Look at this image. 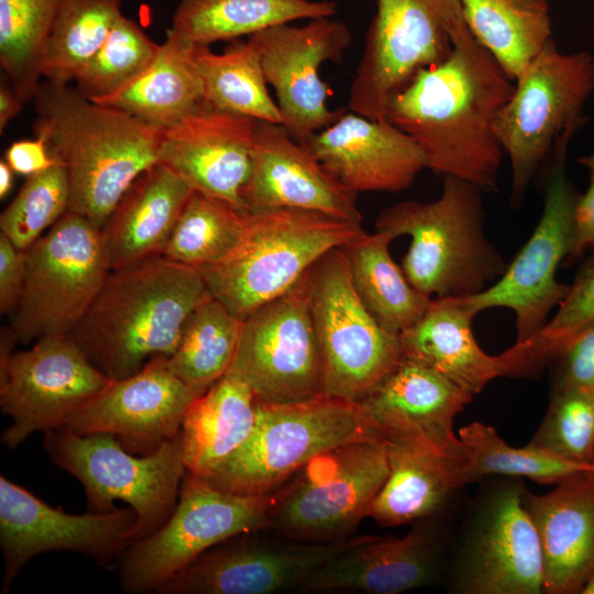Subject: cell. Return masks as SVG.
<instances>
[{"label":"cell","mask_w":594,"mask_h":594,"mask_svg":"<svg viewBox=\"0 0 594 594\" xmlns=\"http://www.w3.org/2000/svg\"><path fill=\"white\" fill-rule=\"evenodd\" d=\"M194 191L187 182L161 163L144 170L101 228L110 268L161 256Z\"/></svg>","instance_id":"obj_29"},{"label":"cell","mask_w":594,"mask_h":594,"mask_svg":"<svg viewBox=\"0 0 594 594\" xmlns=\"http://www.w3.org/2000/svg\"><path fill=\"white\" fill-rule=\"evenodd\" d=\"M309 292L323 394L360 403L404 360L400 337L382 327L361 300L342 248L309 270Z\"/></svg>","instance_id":"obj_9"},{"label":"cell","mask_w":594,"mask_h":594,"mask_svg":"<svg viewBox=\"0 0 594 594\" xmlns=\"http://www.w3.org/2000/svg\"><path fill=\"white\" fill-rule=\"evenodd\" d=\"M514 90L512 79L463 20L450 55L420 69L396 92L384 120L421 147L433 173L494 193L504 154L494 120Z\"/></svg>","instance_id":"obj_1"},{"label":"cell","mask_w":594,"mask_h":594,"mask_svg":"<svg viewBox=\"0 0 594 594\" xmlns=\"http://www.w3.org/2000/svg\"><path fill=\"white\" fill-rule=\"evenodd\" d=\"M517 7L531 12H548L547 0H510Z\"/></svg>","instance_id":"obj_52"},{"label":"cell","mask_w":594,"mask_h":594,"mask_svg":"<svg viewBox=\"0 0 594 594\" xmlns=\"http://www.w3.org/2000/svg\"><path fill=\"white\" fill-rule=\"evenodd\" d=\"M386 442L388 475L367 517L385 527L439 517L466 485L465 461L408 441Z\"/></svg>","instance_id":"obj_30"},{"label":"cell","mask_w":594,"mask_h":594,"mask_svg":"<svg viewBox=\"0 0 594 594\" xmlns=\"http://www.w3.org/2000/svg\"><path fill=\"white\" fill-rule=\"evenodd\" d=\"M581 594H594V572L586 581L584 587L581 591Z\"/></svg>","instance_id":"obj_54"},{"label":"cell","mask_w":594,"mask_h":594,"mask_svg":"<svg viewBox=\"0 0 594 594\" xmlns=\"http://www.w3.org/2000/svg\"><path fill=\"white\" fill-rule=\"evenodd\" d=\"M594 320V253L578 272L569 292L539 336L562 340Z\"/></svg>","instance_id":"obj_45"},{"label":"cell","mask_w":594,"mask_h":594,"mask_svg":"<svg viewBox=\"0 0 594 594\" xmlns=\"http://www.w3.org/2000/svg\"><path fill=\"white\" fill-rule=\"evenodd\" d=\"M4 161L15 174L26 177L38 174L57 162L44 139L36 135L31 140L11 143L6 150Z\"/></svg>","instance_id":"obj_48"},{"label":"cell","mask_w":594,"mask_h":594,"mask_svg":"<svg viewBox=\"0 0 594 594\" xmlns=\"http://www.w3.org/2000/svg\"><path fill=\"white\" fill-rule=\"evenodd\" d=\"M337 9L330 0H180L172 29L194 44L210 45L297 20L332 16Z\"/></svg>","instance_id":"obj_33"},{"label":"cell","mask_w":594,"mask_h":594,"mask_svg":"<svg viewBox=\"0 0 594 594\" xmlns=\"http://www.w3.org/2000/svg\"><path fill=\"white\" fill-rule=\"evenodd\" d=\"M528 446L572 462L594 464V388L553 389Z\"/></svg>","instance_id":"obj_44"},{"label":"cell","mask_w":594,"mask_h":594,"mask_svg":"<svg viewBox=\"0 0 594 594\" xmlns=\"http://www.w3.org/2000/svg\"><path fill=\"white\" fill-rule=\"evenodd\" d=\"M122 0H63L45 44L38 73L68 85L102 46L121 13Z\"/></svg>","instance_id":"obj_38"},{"label":"cell","mask_w":594,"mask_h":594,"mask_svg":"<svg viewBox=\"0 0 594 594\" xmlns=\"http://www.w3.org/2000/svg\"><path fill=\"white\" fill-rule=\"evenodd\" d=\"M273 493L223 492L186 472L167 521L132 541L119 559L120 586L129 594L155 593L208 549L245 532L270 529Z\"/></svg>","instance_id":"obj_11"},{"label":"cell","mask_w":594,"mask_h":594,"mask_svg":"<svg viewBox=\"0 0 594 594\" xmlns=\"http://www.w3.org/2000/svg\"><path fill=\"white\" fill-rule=\"evenodd\" d=\"M586 251L594 253V174L583 194H579L573 213V241L568 258H578Z\"/></svg>","instance_id":"obj_49"},{"label":"cell","mask_w":594,"mask_h":594,"mask_svg":"<svg viewBox=\"0 0 594 594\" xmlns=\"http://www.w3.org/2000/svg\"><path fill=\"white\" fill-rule=\"evenodd\" d=\"M248 38L275 90L282 125L295 141L301 144L346 111L327 106L330 89L319 74L323 63H339L351 43V31L343 21L326 16L300 26L280 24Z\"/></svg>","instance_id":"obj_19"},{"label":"cell","mask_w":594,"mask_h":594,"mask_svg":"<svg viewBox=\"0 0 594 594\" xmlns=\"http://www.w3.org/2000/svg\"><path fill=\"white\" fill-rule=\"evenodd\" d=\"M63 0H0V64L26 102L40 87V61Z\"/></svg>","instance_id":"obj_41"},{"label":"cell","mask_w":594,"mask_h":594,"mask_svg":"<svg viewBox=\"0 0 594 594\" xmlns=\"http://www.w3.org/2000/svg\"><path fill=\"white\" fill-rule=\"evenodd\" d=\"M243 320L210 297L185 322L168 356L173 372L198 396L227 375L237 353Z\"/></svg>","instance_id":"obj_36"},{"label":"cell","mask_w":594,"mask_h":594,"mask_svg":"<svg viewBox=\"0 0 594 594\" xmlns=\"http://www.w3.org/2000/svg\"><path fill=\"white\" fill-rule=\"evenodd\" d=\"M33 130L66 169L68 211L100 230L132 183L158 163L163 131L68 85L45 81Z\"/></svg>","instance_id":"obj_2"},{"label":"cell","mask_w":594,"mask_h":594,"mask_svg":"<svg viewBox=\"0 0 594 594\" xmlns=\"http://www.w3.org/2000/svg\"><path fill=\"white\" fill-rule=\"evenodd\" d=\"M256 397L241 381L224 375L189 406L180 430L188 473L213 474L251 436Z\"/></svg>","instance_id":"obj_31"},{"label":"cell","mask_w":594,"mask_h":594,"mask_svg":"<svg viewBox=\"0 0 594 594\" xmlns=\"http://www.w3.org/2000/svg\"><path fill=\"white\" fill-rule=\"evenodd\" d=\"M464 20L460 0H376L348 109L384 120L389 99L422 68L443 62Z\"/></svg>","instance_id":"obj_13"},{"label":"cell","mask_w":594,"mask_h":594,"mask_svg":"<svg viewBox=\"0 0 594 594\" xmlns=\"http://www.w3.org/2000/svg\"><path fill=\"white\" fill-rule=\"evenodd\" d=\"M258 122L202 102L163 131L158 163L194 190L246 210L242 191L252 169Z\"/></svg>","instance_id":"obj_22"},{"label":"cell","mask_w":594,"mask_h":594,"mask_svg":"<svg viewBox=\"0 0 594 594\" xmlns=\"http://www.w3.org/2000/svg\"><path fill=\"white\" fill-rule=\"evenodd\" d=\"M227 375L244 383L265 403L299 402L323 394L309 271L289 290L243 319Z\"/></svg>","instance_id":"obj_15"},{"label":"cell","mask_w":594,"mask_h":594,"mask_svg":"<svg viewBox=\"0 0 594 594\" xmlns=\"http://www.w3.org/2000/svg\"><path fill=\"white\" fill-rule=\"evenodd\" d=\"M361 223L302 209L246 212L238 248L199 270L211 296L242 320L289 290L328 252L362 234Z\"/></svg>","instance_id":"obj_5"},{"label":"cell","mask_w":594,"mask_h":594,"mask_svg":"<svg viewBox=\"0 0 594 594\" xmlns=\"http://www.w3.org/2000/svg\"><path fill=\"white\" fill-rule=\"evenodd\" d=\"M458 433L466 453L463 468L466 485L486 475L527 477L549 485L579 476H594V464L572 462L528 444L512 447L492 426L483 422L464 426Z\"/></svg>","instance_id":"obj_39"},{"label":"cell","mask_w":594,"mask_h":594,"mask_svg":"<svg viewBox=\"0 0 594 594\" xmlns=\"http://www.w3.org/2000/svg\"><path fill=\"white\" fill-rule=\"evenodd\" d=\"M539 536L543 592L581 593L594 572V476L563 481L546 494L522 490Z\"/></svg>","instance_id":"obj_28"},{"label":"cell","mask_w":594,"mask_h":594,"mask_svg":"<svg viewBox=\"0 0 594 594\" xmlns=\"http://www.w3.org/2000/svg\"><path fill=\"white\" fill-rule=\"evenodd\" d=\"M516 81L494 132L510 161V201L518 207L539 169L568 150L588 121L584 106L594 90V56L561 53L551 38Z\"/></svg>","instance_id":"obj_7"},{"label":"cell","mask_w":594,"mask_h":594,"mask_svg":"<svg viewBox=\"0 0 594 594\" xmlns=\"http://www.w3.org/2000/svg\"><path fill=\"white\" fill-rule=\"evenodd\" d=\"M14 174L15 173L6 163V161L0 162V197L1 199H3L10 193L13 185Z\"/></svg>","instance_id":"obj_51"},{"label":"cell","mask_w":594,"mask_h":594,"mask_svg":"<svg viewBox=\"0 0 594 594\" xmlns=\"http://www.w3.org/2000/svg\"><path fill=\"white\" fill-rule=\"evenodd\" d=\"M161 44L154 43L132 19L120 15L102 46L75 81L76 89L96 101L136 79L154 61Z\"/></svg>","instance_id":"obj_42"},{"label":"cell","mask_w":594,"mask_h":594,"mask_svg":"<svg viewBox=\"0 0 594 594\" xmlns=\"http://www.w3.org/2000/svg\"><path fill=\"white\" fill-rule=\"evenodd\" d=\"M460 3L471 34L512 80H517L552 38L548 12L526 11L510 0Z\"/></svg>","instance_id":"obj_37"},{"label":"cell","mask_w":594,"mask_h":594,"mask_svg":"<svg viewBox=\"0 0 594 594\" xmlns=\"http://www.w3.org/2000/svg\"><path fill=\"white\" fill-rule=\"evenodd\" d=\"M193 58L205 103L221 111L282 124L258 52L249 38L231 41L220 54L213 53L209 45L195 44Z\"/></svg>","instance_id":"obj_35"},{"label":"cell","mask_w":594,"mask_h":594,"mask_svg":"<svg viewBox=\"0 0 594 594\" xmlns=\"http://www.w3.org/2000/svg\"><path fill=\"white\" fill-rule=\"evenodd\" d=\"M578 161L585 166L590 173L594 174V151L590 155L579 157Z\"/></svg>","instance_id":"obj_53"},{"label":"cell","mask_w":594,"mask_h":594,"mask_svg":"<svg viewBox=\"0 0 594 594\" xmlns=\"http://www.w3.org/2000/svg\"><path fill=\"white\" fill-rule=\"evenodd\" d=\"M248 211L302 209L361 223L356 194L338 183L282 124L260 121L242 191Z\"/></svg>","instance_id":"obj_25"},{"label":"cell","mask_w":594,"mask_h":594,"mask_svg":"<svg viewBox=\"0 0 594 594\" xmlns=\"http://www.w3.org/2000/svg\"><path fill=\"white\" fill-rule=\"evenodd\" d=\"M482 193L466 180L443 176L438 199L400 201L377 216L376 231L393 240L410 238L402 268L427 297L473 296L505 272L508 263L484 232Z\"/></svg>","instance_id":"obj_4"},{"label":"cell","mask_w":594,"mask_h":594,"mask_svg":"<svg viewBox=\"0 0 594 594\" xmlns=\"http://www.w3.org/2000/svg\"><path fill=\"white\" fill-rule=\"evenodd\" d=\"M475 316L464 297L432 298L421 318L399 333L404 356L435 370L472 396L497 377L538 369L529 342L515 343L499 355L485 353L472 331Z\"/></svg>","instance_id":"obj_26"},{"label":"cell","mask_w":594,"mask_h":594,"mask_svg":"<svg viewBox=\"0 0 594 594\" xmlns=\"http://www.w3.org/2000/svg\"><path fill=\"white\" fill-rule=\"evenodd\" d=\"M194 46L168 29L152 64L131 84L95 102L122 110L161 130L175 125L204 102Z\"/></svg>","instance_id":"obj_32"},{"label":"cell","mask_w":594,"mask_h":594,"mask_svg":"<svg viewBox=\"0 0 594 594\" xmlns=\"http://www.w3.org/2000/svg\"><path fill=\"white\" fill-rule=\"evenodd\" d=\"M301 145L354 194L405 190L427 168L424 151L408 134L386 120L351 110Z\"/></svg>","instance_id":"obj_23"},{"label":"cell","mask_w":594,"mask_h":594,"mask_svg":"<svg viewBox=\"0 0 594 594\" xmlns=\"http://www.w3.org/2000/svg\"><path fill=\"white\" fill-rule=\"evenodd\" d=\"M437 518L415 522L402 538L367 536L319 568L297 592L398 594L431 584L443 551Z\"/></svg>","instance_id":"obj_27"},{"label":"cell","mask_w":594,"mask_h":594,"mask_svg":"<svg viewBox=\"0 0 594 594\" xmlns=\"http://www.w3.org/2000/svg\"><path fill=\"white\" fill-rule=\"evenodd\" d=\"M246 212L195 190L162 256L195 268L221 262L242 241L246 229Z\"/></svg>","instance_id":"obj_40"},{"label":"cell","mask_w":594,"mask_h":594,"mask_svg":"<svg viewBox=\"0 0 594 594\" xmlns=\"http://www.w3.org/2000/svg\"><path fill=\"white\" fill-rule=\"evenodd\" d=\"M435 370L404 358L362 402L386 440H403L466 459L454 418L473 399Z\"/></svg>","instance_id":"obj_24"},{"label":"cell","mask_w":594,"mask_h":594,"mask_svg":"<svg viewBox=\"0 0 594 594\" xmlns=\"http://www.w3.org/2000/svg\"><path fill=\"white\" fill-rule=\"evenodd\" d=\"M550 361L553 389L594 388V320L569 336Z\"/></svg>","instance_id":"obj_46"},{"label":"cell","mask_w":594,"mask_h":594,"mask_svg":"<svg viewBox=\"0 0 594 594\" xmlns=\"http://www.w3.org/2000/svg\"><path fill=\"white\" fill-rule=\"evenodd\" d=\"M110 271L101 230L67 211L25 250L23 290L9 326L16 341L69 334Z\"/></svg>","instance_id":"obj_10"},{"label":"cell","mask_w":594,"mask_h":594,"mask_svg":"<svg viewBox=\"0 0 594 594\" xmlns=\"http://www.w3.org/2000/svg\"><path fill=\"white\" fill-rule=\"evenodd\" d=\"M210 297L199 270L155 256L111 270L68 336L110 380L124 378L170 356L188 317Z\"/></svg>","instance_id":"obj_3"},{"label":"cell","mask_w":594,"mask_h":594,"mask_svg":"<svg viewBox=\"0 0 594 594\" xmlns=\"http://www.w3.org/2000/svg\"><path fill=\"white\" fill-rule=\"evenodd\" d=\"M197 397L173 372L168 356L160 355L128 377L110 380L62 429L110 433L129 452L148 455L180 433Z\"/></svg>","instance_id":"obj_21"},{"label":"cell","mask_w":594,"mask_h":594,"mask_svg":"<svg viewBox=\"0 0 594 594\" xmlns=\"http://www.w3.org/2000/svg\"><path fill=\"white\" fill-rule=\"evenodd\" d=\"M566 152H559L547 166L543 209L528 241L495 283L464 297L475 315L496 307L510 309L516 318L515 343L531 340L569 292L570 285L557 278L559 265L572 249L573 213L579 196L566 174Z\"/></svg>","instance_id":"obj_14"},{"label":"cell","mask_w":594,"mask_h":594,"mask_svg":"<svg viewBox=\"0 0 594 594\" xmlns=\"http://www.w3.org/2000/svg\"><path fill=\"white\" fill-rule=\"evenodd\" d=\"M524 487L519 479L509 477L479 503L457 558L451 592H543L540 540L522 504Z\"/></svg>","instance_id":"obj_18"},{"label":"cell","mask_w":594,"mask_h":594,"mask_svg":"<svg viewBox=\"0 0 594 594\" xmlns=\"http://www.w3.org/2000/svg\"><path fill=\"white\" fill-rule=\"evenodd\" d=\"M392 241L384 232H363L342 250L365 307L382 327L399 334L421 318L432 298L417 290L393 260Z\"/></svg>","instance_id":"obj_34"},{"label":"cell","mask_w":594,"mask_h":594,"mask_svg":"<svg viewBox=\"0 0 594 594\" xmlns=\"http://www.w3.org/2000/svg\"><path fill=\"white\" fill-rule=\"evenodd\" d=\"M52 462L82 485L88 512L108 513L122 501L138 515L135 540L147 538L170 517L187 472L180 433L148 455L125 450L110 433L44 432Z\"/></svg>","instance_id":"obj_8"},{"label":"cell","mask_w":594,"mask_h":594,"mask_svg":"<svg viewBox=\"0 0 594 594\" xmlns=\"http://www.w3.org/2000/svg\"><path fill=\"white\" fill-rule=\"evenodd\" d=\"M109 382L68 334L13 352L0 361V407L11 419L1 442L13 450L34 432L62 429Z\"/></svg>","instance_id":"obj_16"},{"label":"cell","mask_w":594,"mask_h":594,"mask_svg":"<svg viewBox=\"0 0 594 594\" xmlns=\"http://www.w3.org/2000/svg\"><path fill=\"white\" fill-rule=\"evenodd\" d=\"M138 515L130 506L108 513L70 515L0 476V547L4 560L1 593L7 594L32 558L73 551L114 569L135 540Z\"/></svg>","instance_id":"obj_17"},{"label":"cell","mask_w":594,"mask_h":594,"mask_svg":"<svg viewBox=\"0 0 594 594\" xmlns=\"http://www.w3.org/2000/svg\"><path fill=\"white\" fill-rule=\"evenodd\" d=\"M256 531L208 549L157 594H272L296 590L319 568L367 536L329 542L261 540Z\"/></svg>","instance_id":"obj_20"},{"label":"cell","mask_w":594,"mask_h":594,"mask_svg":"<svg viewBox=\"0 0 594 594\" xmlns=\"http://www.w3.org/2000/svg\"><path fill=\"white\" fill-rule=\"evenodd\" d=\"M25 251L16 249L0 233V310L11 315L16 308L24 285Z\"/></svg>","instance_id":"obj_47"},{"label":"cell","mask_w":594,"mask_h":594,"mask_svg":"<svg viewBox=\"0 0 594 594\" xmlns=\"http://www.w3.org/2000/svg\"><path fill=\"white\" fill-rule=\"evenodd\" d=\"M25 101L12 88V86L1 82L0 85V131L7 128L9 122L22 110Z\"/></svg>","instance_id":"obj_50"},{"label":"cell","mask_w":594,"mask_h":594,"mask_svg":"<svg viewBox=\"0 0 594 594\" xmlns=\"http://www.w3.org/2000/svg\"><path fill=\"white\" fill-rule=\"evenodd\" d=\"M388 470L384 439L353 441L320 454L273 494L270 529L297 541L346 539L367 517Z\"/></svg>","instance_id":"obj_12"},{"label":"cell","mask_w":594,"mask_h":594,"mask_svg":"<svg viewBox=\"0 0 594 594\" xmlns=\"http://www.w3.org/2000/svg\"><path fill=\"white\" fill-rule=\"evenodd\" d=\"M365 439L386 440L361 403L327 394L292 403L256 399L251 436L204 480L232 494L268 495L320 454Z\"/></svg>","instance_id":"obj_6"},{"label":"cell","mask_w":594,"mask_h":594,"mask_svg":"<svg viewBox=\"0 0 594 594\" xmlns=\"http://www.w3.org/2000/svg\"><path fill=\"white\" fill-rule=\"evenodd\" d=\"M68 177L57 161L50 168L26 177L0 216L1 233L16 249L25 251L68 211Z\"/></svg>","instance_id":"obj_43"}]
</instances>
